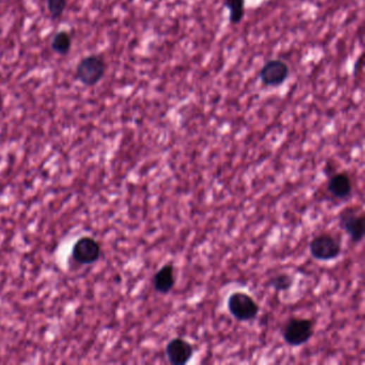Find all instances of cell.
Listing matches in <instances>:
<instances>
[{
    "mask_svg": "<svg viewBox=\"0 0 365 365\" xmlns=\"http://www.w3.org/2000/svg\"><path fill=\"white\" fill-rule=\"evenodd\" d=\"M106 73V63L98 55H88L80 59L75 68V78L82 85L94 87L98 85Z\"/></svg>",
    "mask_w": 365,
    "mask_h": 365,
    "instance_id": "cell-1",
    "label": "cell"
},
{
    "mask_svg": "<svg viewBox=\"0 0 365 365\" xmlns=\"http://www.w3.org/2000/svg\"><path fill=\"white\" fill-rule=\"evenodd\" d=\"M228 309L230 315L238 321H252L259 313V305L249 294L235 292L228 297Z\"/></svg>",
    "mask_w": 365,
    "mask_h": 365,
    "instance_id": "cell-2",
    "label": "cell"
},
{
    "mask_svg": "<svg viewBox=\"0 0 365 365\" xmlns=\"http://www.w3.org/2000/svg\"><path fill=\"white\" fill-rule=\"evenodd\" d=\"M309 249L313 259L318 261H334L342 254L341 240L327 233L314 237Z\"/></svg>",
    "mask_w": 365,
    "mask_h": 365,
    "instance_id": "cell-3",
    "label": "cell"
},
{
    "mask_svg": "<svg viewBox=\"0 0 365 365\" xmlns=\"http://www.w3.org/2000/svg\"><path fill=\"white\" fill-rule=\"evenodd\" d=\"M313 321L307 318H290L283 328L284 341L292 347L304 345L312 339Z\"/></svg>",
    "mask_w": 365,
    "mask_h": 365,
    "instance_id": "cell-4",
    "label": "cell"
},
{
    "mask_svg": "<svg viewBox=\"0 0 365 365\" xmlns=\"http://www.w3.org/2000/svg\"><path fill=\"white\" fill-rule=\"evenodd\" d=\"M290 70L287 63L282 59L268 61L259 70V78L266 87L278 88L283 85L290 78Z\"/></svg>",
    "mask_w": 365,
    "mask_h": 365,
    "instance_id": "cell-5",
    "label": "cell"
},
{
    "mask_svg": "<svg viewBox=\"0 0 365 365\" xmlns=\"http://www.w3.org/2000/svg\"><path fill=\"white\" fill-rule=\"evenodd\" d=\"M340 228L354 243L363 240L365 234L364 216L357 208H345L339 216Z\"/></svg>",
    "mask_w": 365,
    "mask_h": 365,
    "instance_id": "cell-6",
    "label": "cell"
},
{
    "mask_svg": "<svg viewBox=\"0 0 365 365\" xmlns=\"http://www.w3.org/2000/svg\"><path fill=\"white\" fill-rule=\"evenodd\" d=\"M72 256L80 265H92L100 259V243L90 237H82L74 243Z\"/></svg>",
    "mask_w": 365,
    "mask_h": 365,
    "instance_id": "cell-7",
    "label": "cell"
},
{
    "mask_svg": "<svg viewBox=\"0 0 365 365\" xmlns=\"http://www.w3.org/2000/svg\"><path fill=\"white\" fill-rule=\"evenodd\" d=\"M194 348L189 342L175 338L165 348L167 360L174 365H185L193 358Z\"/></svg>",
    "mask_w": 365,
    "mask_h": 365,
    "instance_id": "cell-8",
    "label": "cell"
},
{
    "mask_svg": "<svg viewBox=\"0 0 365 365\" xmlns=\"http://www.w3.org/2000/svg\"><path fill=\"white\" fill-rule=\"evenodd\" d=\"M327 191L332 197L346 201L352 194V181L347 173H333L328 178Z\"/></svg>",
    "mask_w": 365,
    "mask_h": 365,
    "instance_id": "cell-9",
    "label": "cell"
},
{
    "mask_svg": "<svg viewBox=\"0 0 365 365\" xmlns=\"http://www.w3.org/2000/svg\"><path fill=\"white\" fill-rule=\"evenodd\" d=\"M154 288L159 294L166 295L172 292L176 284L175 280V268L172 264H166L158 270L154 276Z\"/></svg>",
    "mask_w": 365,
    "mask_h": 365,
    "instance_id": "cell-10",
    "label": "cell"
},
{
    "mask_svg": "<svg viewBox=\"0 0 365 365\" xmlns=\"http://www.w3.org/2000/svg\"><path fill=\"white\" fill-rule=\"evenodd\" d=\"M51 49L61 56H67L71 51L72 37L66 30L57 32L51 43Z\"/></svg>",
    "mask_w": 365,
    "mask_h": 365,
    "instance_id": "cell-11",
    "label": "cell"
},
{
    "mask_svg": "<svg viewBox=\"0 0 365 365\" xmlns=\"http://www.w3.org/2000/svg\"><path fill=\"white\" fill-rule=\"evenodd\" d=\"M245 0H225V7L230 11V23L239 25L245 18Z\"/></svg>",
    "mask_w": 365,
    "mask_h": 365,
    "instance_id": "cell-12",
    "label": "cell"
},
{
    "mask_svg": "<svg viewBox=\"0 0 365 365\" xmlns=\"http://www.w3.org/2000/svg\"><path fill=\"white\" fill-rule=\"evenodd\" d=\"M294 284V278L287 273H278L270 278V287L276 292H287Z\"/></svg>",
    "mask_w": 365,
    "mask_h": 365,
    "instance_id": "cell-13",
    "label": "cell"
},
{
    "mask_svg": "<svg viewBox=\"0 0 365 365\" xmlns=\"http://www.w3.org/2000/svg\"><path fill=\"white\" fill-rule=\"evenodd\" d=\"M47 10L51 20H58L67 9V0H47Z\"/></svg>",
    "mask_w": 365,
    "mask_h": 365,
    "instance_id": "cell-14",
    "label": "cell"
}]
</instances>
